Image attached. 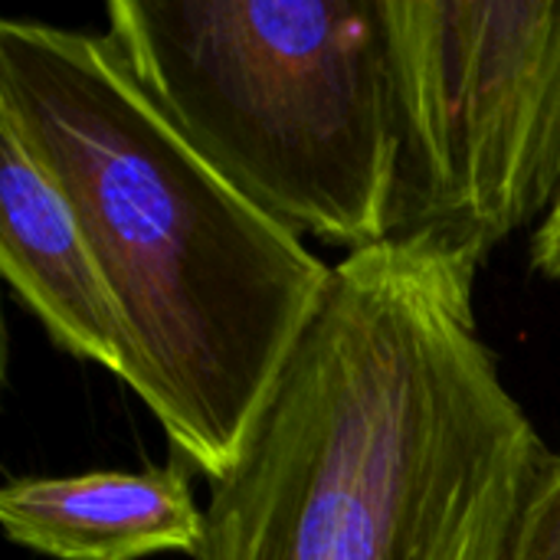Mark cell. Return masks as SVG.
Returning <instances> with one entry per match:
<instances>
[{
  "instance_id": "6da1fadb",
  "label": "cell",
  "mask_w": 560,
  "mask_h": 560,
  "mask_svg": "<svg viewBox=\"0 0 560 560\" xmlns=\"http://www.w3.org/2000/svg\"><path fill=\"white\" fill-rule=\"evenodd\" d=\"M430 243L348 253L194 560H505L551 453Z\"/></svg>"
},
{
  "instance_id": "5b68a950",
  "label": "cell",
  "mask_w": 560,
  "mask_h": 560,
  "mask_svg": "<svg viewBox=\"0 0 560 560\" xmlns=\"http://www.w3.org/2000/svg\"><path fill=\"white\" fill-rule=\"evenodd\" d=\"M0 272L66 354L125 381L128 345L95 249L30 148L0 125Z\"/></svg>"
},
{
  "instance_id": "8992f818",
  "label": "cell",
  "mask_w": 560,
  "mask_h": 560,
  "mask_svg": "<svg viewBox=\"0 0 560 560\" xmlns=\"http://www.w3.org/2000/svg\"><path fill=\"white\" fill-rule=\"evenodd\" d=\"M207 512L177 463L144 472L10 479L0 528L10 545L52 560L197 558Z\"/></svg>"
},
{
  "instance_id": "277c9868",
  "label": "cell",
  "mask_w": 560,
  "mask_h": 560,
  "mask_svg": "<svg viewBox=\"0 0 560 560\" xmlns=\"http://www.w3.org/2000/svg\"><path fill=\"white\" fill-rule=\"evenodd\" d=\"M394 243L482 269L560 197V0H381Z\"/></svg>"
},
{
  "instance_id": "7a4b0ae2",
  "label": "cell",
  "mask_w": 560,
  "mask_h": 560,
  "mask_svg": "<svg viewBox=\"0 0 560 560\" xmlns=\"http://www.w3.org/2000/svg\"><path fill=\"white\" fill-rule=\"evenodd\" d=\"M0 125L62 187L95 249L128 345L125 384L217 482L335 266L177 135L108 36L3 16Z\"/></svg>"
},
{
  "instance_id": "52a82bcc",
  "label": "cell",
  "mask_w": 560,
  "mask_h": 560,
  "mask_svg": "<svg viewBox=\"0 0 560 560\" xmlns=\"http://www.w3.org/2000/svg\"><path fill=\"white\" fill-rule=\"evenodd\" d=\"M505 560H560V456L541 469Z\"/></svg>"
},
{
  "instance_id": "3957f363",
  "label": "cell",
  "mask_w": 560,
  "mask_h": 560,
  "mask_svg": "<svg viewBox=\"0 0 560 560\" xmlns=\"http://www.w3.org/2000/svg\"><path fill=\"white\" fill-rule=\"evenodd\" d=\"M105 20L135 82L249 203L348 253L387 243L381 0H112Z\"/></svg>"
},
{
  "instance_id": "ba28073f",
  "label": "cell",
  "mask_w": 560,
  "mask_h": 560,
  "mask_svg": "<svg viewBox=\"0 0 560 560\" xmlns=\"http://www.w3.org/2000/svg\"><path fill=\"white\" fill-rule=\"evenodd\" d=\"M532 266L545 279H560V197L532 240Z\"/></svg>"
}]
</instances>
